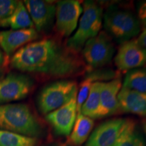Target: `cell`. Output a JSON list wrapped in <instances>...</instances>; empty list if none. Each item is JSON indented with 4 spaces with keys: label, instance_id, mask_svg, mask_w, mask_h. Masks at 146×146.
<instances>
[{
    "label": "cell",
    "instance_id": "cell-12",
    "mask_svg": "<svg viewBox=\"0 0 146 146\" xmlns=\"http://www.w3.org/2000/svg\"><path fill=\"white\" fill-rule=\"evenodd\" d=\"M127 119L114 118L100 124L91 133L85 146H114Z\"/></svg>",
    "mask_w": 146,
    "mask_h": 146
},
{
    "label": "cell",
    "instance_id": "cell-25",
    "mask_svg": "<svg viewBox=\"0 0 146 146\" xmlns=\"http://www.w3.org/2000/svg\"><path fill=\"white\" fill-rule=\"evenodd\" d=\"M5 61V58H4V55H3V53L2 52V51L0 50V66H1L4 63Z\"/></svg>",
    "mask_w": 146,
    "mask_h": 146
},
{
    "label": "cell",
    "instance_id": "cell-10",
    "mask_svg": "<svg viewBox=\"0 0 146 146\" xmlns=\"http://www.w3.org/2000/svg\"><path fill=\"white\" fill-rule=\"evenodd\" d=\"M114 64L120 71H129L146 65V50L137 39L122 43L114 57Z\"/></svg>",
    "mask_w": 146,
    "mask_h": 146
},
{
    "label": "cell",
    "instance_id": "cell-16",
    "mask_svg": "<svg viewBox=\"0 0 146 146\" xmlns=\"http://www.w3.org/2000/svg\"><path fill=\"white\" fill-rule=\"evenodd\" d=\"M0 27H9L11 30H20L34 28V25L24 3L18 1L13 13L4 19L0 20Z\"/></svg>",
    "mask_w": 146,
    "mask_h": 146
},
{
    "label": "cell",
    "instance_id": "cell-7",
    "mask_svg": "<svg viewBox=\"0 0 146 146\" xmlns=\"http://www.w3.org/2000/svg\"><path fill=\"white\" fill-rule=\"evenodd\" d=\"M34 81L25 74L10 72L0 79V105L26 98L31 92Z\"/></svg>",
    "mask_w": 146,
    "mask_h": 146
},
{
    "label": "cell",
    "instance_id": "cell-13",
    "mask_svg": "<svg viewBox=\"0 0 146 146\" xmlns=\"http://www.w3.org/2000/svg\"><path fill=\"white\" fill-rule=\"evenodd\" d=\"M39 33L35 28L0 31V47L8 56L37 39Z\"/></svg>",
    "mask_w": 146,
    "mask_h": 146
},
{
    "label": "cell",
    "instance_id": "cell-20",
    "mask_svg": "<svg viewBox=\"0 0 146 146\" xmlns=\"http://www.w3.org/2000/svg\"><path fill=\"white\" fill-rule=\"evenodd\" d=\"M122 87L146 94V68H139L127 71Z\"/></svg>",
    "mask_w": 146,
    "mask_h": 146
},
{
    "label": "cell",
    "instance_id": "cell-24",
    "mask_svg": "<svg viewBox=\"0 0 146 146\" xmlns=\"http://www.w3.org/2000/svg\"><path fill=\"white\" fill-rule=\"evenodd\" d=\"M137 41L139 44L146 50V29H144L142 31V32L139 35Z\"/></svg>",
    "mask_w": 146,
    "mask_h": 146
},
{
    "label": "cell",
    "instance_id": "cell-27",
    "mask_svg": "<svg viewBox=\"0 0 146 146\" xmlns=\"http://www.w3.org/2000/svg\"><path fill=\"white\" fill-rule=\"evenodd\" d=\"M3 74V70L2 68H1V67H0V77H1Z\"/></svg>",
    "mask_w": 146,
    "mask_h": 146
},
{
    "label": "cell",
    "instance_id": "cell-22",
    "mask_svg": "<svg viewBox=\"0 0 146 146\" xmlns=\"http://www.w3.org/2000/svg\"><path fill=\"white\" fill-rule=\"evenodd\" d=\"M18 1L15 0H0V20L10 16L15 10Z\"/></svg>",
    "mask_w": 146,
    "mask_h": 146
},
{
    "label": "cell",
    "instance_id": "cell-26",
    "mask_svg": "<svg viewBox=\"0 0 146 146\" xmlns=\"http://www.w3.org/2000/svg\"><path fill=\"white\" fill-rule=\"evenodd\" d=\"M143 129L144 133H145V138H146V120H144L143 122Z\"/></svg>",
    "mask_w": 146,
    "mask_h": 146
},
{
    "label": "cell",
    "instance_id": "cell-21",
    "mask_svg": "<svg viewBox=\"0 0 146 146\" xmlns=\"http://www.w3.org/2000/svg\"><path fill=\"white\" fill-rule=\"evenodd\" d=\"M37 139L0 130V146H36Z\"/></svg>",
    "mask_w": 146,
    "mask_h": 146
},
{
    "label": "cell",
    "instance_id": "cell-1",
    "mask_svg": "<svg viewBox=\"0 0 146 146\" xmlns=\"http://www.w3.org/2000/svg\"><path fill=\"white\" fill-rule=\"evenodd\" d=\"M10 62L13 68L21 72L56 78L77 75L85 69L74 52L51 38L33 41L21 47Z\"/></svg>",
    "mask_w": 146,
    "mask_h": 146
},
{
    "label": "cell",
    "instance_id": "cell-9",
    "mask_svg": "<svg viewBox=\"0 0 146 146\" xmlns=\"http://www.w3.org/2000/svg\"><path fill=\"white\" fill-rule=\"evenodd\" d=\"M76 94L62 106L45 115V119L58 135L69 136L77 116Z\"/></svg>",
    "mask_w": 146,
    "mask_h": 146
},
{
    "label": "cell",
    "instance_id": "cell-17",
    "mask_svg": "<svg viewBox=\"0 0 146 146\" xmlns=\"http://www.w3.org/2000/svg\"><path fill=\"white\" fill-rule=\"evenodd\" d=\"M94 120L81 113L76 116L75 123L70 134V141L74 145H81L87 141L94 127Z\"/></svg>",
    "mask_w": 146,
    "mask_h": 146
},
{
    "label": "cell",
    "instance_id": "cell-18",
    "mask_svg": "<svg viewBox=\"0 0 146 146\" xmlns=\"http://www.w3.org/2000/svg\"><path fill=\"white\" fill-rule=\"evenodd\" d=\"M114 146H145L143 135L135 122L127 120L125 127Z\"/></svg>",
    "mask_w": 146,
    "mask_h": 146
},
{
    "label": "cell",
    "instance_id": "cell-19",
    "mask_svg": "<svg viewBox=\"0 0 146 146\" xmlns=\"http://www.w3.org/2000/svg\"><path fill=\"white\" fill-rule=\"evenodd\" d=\"M101 84L102 82H96L93 83L89 96L81 109L80 113L92 119L100 118Z\"/></svg>",
    "mask_w": 146,
    "mask_h": 146
},
{
    "label": "cell",
    "instance_id": "cell-4",
    "mask_svg": "<svg viewBox=\"0 0 146 146\" xmlns=\"http://www.w3.org/2000/svg\"><path fill=\"white\" fill-rule=\"evenodd\" d=\"M83 13L75 33L66 43L68 50L74 53L81 52L89 39L98 35L103 25V10L93 1H86L83 4Z\"/></svg>",
    "mask_w": 146,
    "mask_h": 146
},
{
    "label": "cell",
    "instance_id": "cell-11",
    "mask_svg": "<svg viewBox=\"0 0 146 146\" xmlns=\"http://www.w3.org/2000/svg\"><path fill=\"white\" fill-rule=\"evenodd\" d=\"M23 3L38 33L50 31L56 18V4L41 0H26Z\"/></svg>",
    "mask_w": 146,
    "mask_h": 146
},
{
    "label": "cell",
    "instance_id": "cell-6",
    "mask_svg": "<svg viewBox=\"0 0 146 146\" xmlns=\"http://www.w3.org/2000/svg\"><path fill=\"white\" fill-rule=\"evenodd\" d=\"M84 61L93 69L101 68L108 64L115 53L112 39L105 31L89 39L81 50Z\"/></svg>",
    "mask_w": 146,
    "mask_h": 146
},
{
    "label": "cell",
    "instance_id": "cell-8",
    "mask_svg": "<svg viewBox=\"0 0 146 146\" xmlns=\"http://www.w3.org/2000/svg\"><path fill=\"white\" fill-rule=\"evenodd\" d=\"M56 27L58 33L69 37L77 28L83 13V5L77 0H63L56 3Z\"/></svg>",
    "mask_w": 146,
    "mask_h": 146
},
{
    "label": "cell",
    "instance_id": "cell-15",
    "mask_svg": "<svg viewBox=\"0 0 146 146\" xmlns=\"http://www.w3.org/2000/svg\"><path fill=\"white\" fill-rule=\"evenodd\" d=\"M120 110L146 117V94L122 87L118 95Z\"/></svg>",
    "mask_w": 146,
    "mask_h": 146
},
{
    "label": "cell",
    "instance_id": "cell-23",
    "mask_svg": "<svg viewBox=\"0 0 146 146\" xmlns=\"http://www.w3.org/2000/svg\"><path fill=\"white\" fill-rule=\"evenodd\" d=\"M137 18L140 24L146 29V1L139 3L137 8Z\"/></svg>",
    "mask_w": 146,
    "mask_h": 146
},
{
    "label": "cell",
    "instance_id": "cell-5",
    "mask_svg": "<svg viewBox=\"0 0 146 146\" xmlns=\"http://www.w3.org/2000/svg\"><path fill=\"white\" fill-rule=\"evenodd\" d=\"M75 81L61 80L45 85L38 95L37 106L41 114L46 115L67 103L77 94Z\"/></svg>",
    "mask_w": 146,
    "mask_h": 146
},
{
    "label": "cell",
    "instance_id": "cell-2",
    "mask_svg": "<svg viewBox=\"0 0 146 146\" xmlns=\"http://www.w3.org/2000/svg\"><path fill=\"white\" fill-rule=\"evenodd\" d=\"M0 130L34 138L43 133L39 120L25 104L0 105Z\"/></svg>",
    "mask_w": 146,
    "mask_h": 146
},
{
    "label": "cell",
    "instance_id": "cell-3",
    "mask_svg": "<svg viewBox=\"0 0 146 146\" xmlns=\"http://www.w3.org/2000/svg\"><path fill=\"white\" fill-rule=\"evenodd\" d=\"M103 25L105 32L121 44L138 35L141 27L135 14L116 5L109 7L103 14Z\"/></svg>",
    "mask_w": 146,
    "mask_h": 146
},
{
    "label": "cell",
    "instance_id": "cell-14",
    "mask_svg": "<svg viewBox=\"0 0 146 146\" xmlns=\"http://www.w3.org/2000/svg\"><path fill=\"white\" fill-rule=\"evenodd\" d=\"M122 88L120 78L102 82L100 89V118L116 114L120 111L118 95Z\"/></svg>",
    "mask_w": 146,
    "mask_h": 146
}]
</instances>
